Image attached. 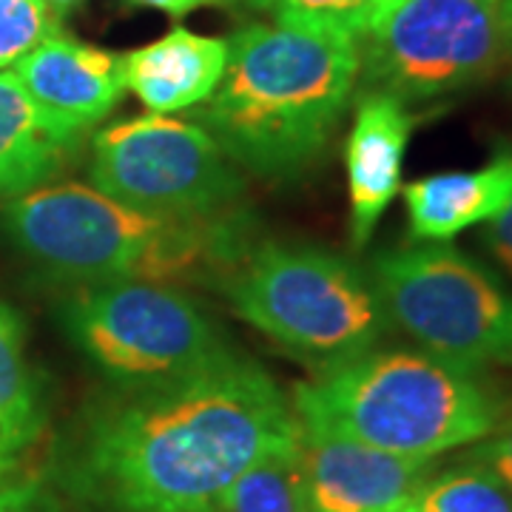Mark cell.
<instances>
[{
  "instance_id": "20",
  "label": "cell",
  "mask_w": 512,
  "mask_h": 512,
  "mask_svg": "<svg viewBox=\"0 0 512 512\" xmlns=\"http://www.w3.org/2000/svg\"><path fill=\"white\" fill-rule=\"evenodd\" d=\"M60 35V18L43 0H0V72Z\"/></svg>"
},
{
  "instance_id": "25",
  "label": "cell",
  "mask_w": 512,
  "mask_h": 512,
  "mask_svg": "<svg viewBox=\"0 0 512 512\" xmlns=\"http://www.w3.org/2000/svg\"><path fill=\"white\" fill-rule=\"evenodd\" d=\"M495 18H498V32L504 40V49L512 52V0H495Z\"/></svg>"
},
{
  "instance_id": "9",
  "label": "cell",
  "mask_w": 512,
  "mask_h": 512,
  "mask_svg": "<svg viewBox=\"0 0 512 512\" xmlns=\"http://www.w3.org/2000/svg\"><path fill=\"white\" fill-rule=\"evenodd\" d=\"M495 0H402L365 40V89L402 103L433 100L484 83L504 57Z\"/></svg>"
},
{
  "instance_id": "18",
  "label": "cell",
  "mask_w": 512,
  "mask_h": 512,
  "mask_svg": "<svg viewBox=\"0 0 512 512\" xmlns=\"http://www.w3.org/2000/svg\"><path fill=\"white\" fill-rule=\"evenodd\" d=\"M402 0H274L279 26H293L316 35H333L362 43Z\"/></svg>"
},
{
  "instance_id": "26",
  "label": "cell",
  "mask_w": 512,
  "mask_h": 512,
  "mask_svg": "<svg viewBox=\"0 0 512 512\" xmlns=\"http://www.w3.org/2000/svg\"><path fill=\"white\" fill-rule=\"evenodd\" d=\"M18 453L15 450H9L6 444H0V484L9 478V473L15 470V464H18Z\"/></svg>"
},
{
  "instance_id": "13",
  "label": "cell",
  "mask_w": 512,
  "mask_h": 512,
  "mask_svg": "<svg viewBox=\"0 0 512 512\" xmlns=\"http://www.w3.org/2000/svg\"><path fill=\"white\" fill-rule=\"evenodd\" d=\"M123 60V83L151 114H177L205 103L220 86L228 63V40L188 29L134 49Z\"/></svg>"
},
{
  "instance_id": "19",
  "label": "cell",
  "mask_w": 512,
  "mask_h": 512,
  "mask_svg": "<svg viewBox=\"0 0 512 512\" xmlns=\"http://www.w3.org/2000/svg\"><path fill=\"white\" fill-rule=\"evenodd\" d=\"M413 507L419 512H512V493L493 473L470 461L427 478Z\"/></svg>"
},
{
  "instance_id": "12",
  "label": "cell",
  "mask_w": 512,
  "mask_h": 512,
  "mask_svg": "<svg viewBox=\"0 0 512 512\" xmlns=\"http://www.w3.org/2000/svg\"><path fill=\"white\" fill-rule=\"evenodd\" d=\"M416 117L407 103L384 92L365 89L356 100V117L348 140L350 237L365 245L387 205L399 194L407 140Z\"/></svg>"
},
{
  "instance_id": "14",
  "label": "cell",
  "mask_w": 512,
  "mask_h": 512,
  "mask_svg": "<svg viewBox=\"0 0 512 512\" xmlns=\"http://www.w3.org/2000/svg\"><path fill=\"white\" fill-rule=\"evenodd\" d=\"M512 202V151L476 171H447L404 188L407 234L413 242H447L490 222Z\"/></svg>"
},
{
  "instance_id": "29",
  "label": "cell",
  "mask_w": 512,
  "mask_h": 512,
  "mask_svg": "<svg viewBox=\"0 0 512 512\" xmlns=\"http://www.w3.org/2000/svg\"><path fill=\"white\" fill-rule=\"evenodd\" d=\"M402 512H419V510H416V507H413V504H410V507H404Z\"/></svg>"
},
{
  "instance_id": "11",
  "label": "cell",
  "mask_w": 512,
  "mask_h": 512,
  "mask_svg": "<svg viewBox=\"0 0 512 512\" xmlns=\"http://www.w3.org/2000/svg\"><path fill=\"white\" fill-rule=\"evenodd\" d=\"M12 72L29 92L46 128L72 148L126 92L120 57L66 35L43 40L20 57Z\"/></svg>"
},
{
  "instance_id": "15",
  "label": "cell",
  "mask_w": 512,
  "mask_h": 512,
  "mask_svg": "<svg viewBox=\"0 0 512 512\" xmlns=\"http://www.w3.org/2000/svg\"><path fill=\"white\" fill-rule=\"evenodd\" d=\"M72 146L46 128L15 72H0V194H26L52 180Z\"/></svg>"
},
{
  "instance_id": "24",
  "label": "cell",
  "mask_w": 512,
  "mask_h": 512,
  "mask_svg": "<svg viewBox=\"0 0 512 512\" xmlns=\"http://www.w3.org/2000/svg\"><path fill=\"white\" fill-rule=\"evenodd\" d=\"M126 3L128 6H140V9L165 12L171 18H183V15L200 9V6H220V3H231V0H126Z\"/></svg>"
},
{
  "instance_id": "10",
  "label": "cell",
  "mask_w": 512,
  "mask_h": 512,
  "mask_svg": "<svg viewBox=\"0 0 512 512\" xmlns=\"http://www.w3.org/2000/svg\"><path fill=\"white\" fill-rule=\"evenodd\" d=\"M311 512H402L433 476V461L384 453L322 424L299 421Z\"/></svg>"
},
{
  "instance_id": "5",
  "label": "cell",
  "mask_w": 512,
  "mask_h": 512,
  "mask_svg": "<svg viewBox=\"0 0 512 512\" xmlns=\"http://www.w3.org/2000/svg\"><path fill=\"white\" fill-rule=\"evenodd\" d=\"M239 319L319 370L370 353L390 325L373 279L313 245L262 242L222 276Z\"/></svg>"
},
{
  "instance_id": "1",
  "label": "cell",
  "mask_w": 512,
  "mask_h": 512,
  "mask_svg": "<svg viewBox=\"0 0 512 512\" xmlns=\"http://www.w3.org/2000/svg\"><path fill=\"white\" fill-rule=\"evenodd\" d=\"M299 439L279 384L237 353L180 382L120 390L94 407L66 484L100 512H222L254 461Z\"/></svg>"
},
{
  "instance_id": "23",
  "label": "cell",
  "mask_w": 512,
  "mask_h": 512,
  "mask_svg": "<svg viewBox=\"0 0 512 512\" xmlns=\"http://www.w3.org/2000/svg\"><path fill=\"white\" fill-rule=\"evenodd\" d=\"M481 239H484L487 251L495 256V262L512 276V202L498 217L487 222Z\"/></svg>"
},
{
  "instance_id": "6",
  "label": "cell",
  "mask_w": 512,
  "mask_h": 512,
  "mask_svg": "<svg viewBox=\"0 0 512 512\" xmlns=\"http://www.w3.org/2000/svg\"><path fill=\"white\" fill-rule=\"evenodd\" d=\"M60 319L117 390L180 382L231 353L200 305L165 282H92L63 302Z\"/></svg>"
},
{
  "instance_id": "4",
  "label": "cell",
  "mask_w": 512,
  "mask_h": 512,
  "mask_svg": "<svg viewBox=\"0 0 512 512\" xmlns=\"http://www.w3.org/2000/svg\"><path fill=\"white\" fill-rule=\"evenodd\" d=\"M291 404L299 421L424 461L487 439L504 413L478 367L427 350H370L322 367L296 384Z\"/></svg>"
},
{
  "instance_id": "7",
  "label": "cell",
  "mask_w": 512,
  "mask_h": 512,
  "mask_svg": "<svg viewBox=\"0 0 512 512\" xmlns=\"http://www.w3.org/2000/svg\"><path fill=\"white\" fill-rule=\"evenodd\" d=\"M373 288L393 325L427 353L458 365L512 367V293L447 242L382 251Z\"/></svg>"
},
{
  "instance_id": "21",
  "label": "cell",
  "mask_w": 512,
  "mask_h": 512,
  "mask_svg": "<svg viewBox=\"0 0 512 512\" xmlns=\"http://www.w3.org/2000/svg\"><path fill=\"white\" fill-rule=\"evenodd\" d=\"M470 461L493 473L512 493V419L498 424L487 439H481Z\"/></svg>"
},
{
  "instance_id": "16",
  "label": "cell",
  "mask_w": 512,
  "mask_h": 512,
  "mask_svg": "<svg viewBox=\"0 0 512 512\" xmlns=\"http://www.w3.org/2000/svg\"><path fill=\"white\" fill-rule=\"evenodd\" d=\"M43 427V396L23 348V322L0 302V444L23 453Z\"/></svg>"
},
{
  "instance_id": "28",
  "label": "cell",
  "mask_w": 512,
  "mask_h": 512,
  "mask_svg": "<svg viewBox=\"0 0 512 512\" xmlns=\"http://www.w3.org/2000/svg\"><path fill=\"white\" fill-rule=\"evenodd\" d=\"M254 6H274V0H251Z\"/></svg>"
},
{
  "instance_id": "17",
  "label": "cell",
  "mask_w": 512,
  "mask_h": 512,
  "mask_svg": "<svg viewBox=\"0 0 512 512\" xmlns=\"http://www.w3.org/2000/svg\"><path fill=\"white\" fill-rule=\"evenodd\" d=\"M222 512H311L299 439L254 461L228 490Z\"/></svg>"
},
{
  "instance_id": "22",
  "label": "cell",
  "mask_w": 512,
  "mask_h": 512,
  "mask_svg": "<svg viewBox=\"0 0 512 512\" xmlns=\"http://www.w3.org/2000/svg\"><path fill=\"white\" fill-rule=\"evenodd\" d=\"M0 512H60V507L40 481L23 478L0 484Z\"/></svg>"
},
{
  "instance_id": "3",
  "label": "cell",
  "mask_w": 512,
  "mask_h": 512,
  "mask_svg": "<svg viewBox=\"0 0 512 512\" xmlns=\"http://www.w3.org/2000/svg\"><path fill=\"white\" fill-rule=\"evenodd\" d=\"M12 242L57 274L86 282H177L228 271L245 254L237 211L168 217L111 200L92 185L26 191L3 208Z\"/></svg>"
},
{
  "instance_id": "8",
  "label": "cell",
  "mask_w": 512,
  "mask_h": 512,
  "mask_svg": "<svg viewBox=\"0 0 512 512\" xmlns=\"http://www.w3.org/2000/svg\"><path fill=\"white\" fill-rule=\"evenodd\" d=\"M92 188L168 217L231 211L242 194L234 160L197 123L168 114L131 117L94 137Z\"/></svg>"
},
{
  "instance_id": "27",
  "label": "cell",
  "mask_w": 512,
  "mask_h": 512,
  "mask_svg": "<svg viewBox=\"0 0 512 512\" xmlns=\"http://www.w3.org/2000/svg\"><path fill=\"white\" fill-rule=\"evenodd\" d=\"M43 3L55 12L57 18H66V15H72L74 9L83 6V0H43Z\"/></svg>"
},
{
  "instance_id": "2",
  "label": "cell",
  "mask_w": 512,
  "mask_h": 512,
  "mask_svg": "<svg viewBox=\"0 0 512 512\" xmlns=\"http://www.w3.org/2000/svg\"><path fill=\"white\" fill-rule=\"evenodd\" d=\"M359 66L353 40L248 23L228 40L225 74L200 120L234 163L262 177H291L328 146Z\"/></svg>"
}]
</instances>
